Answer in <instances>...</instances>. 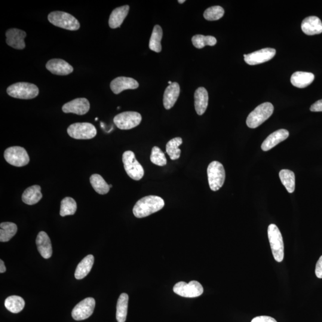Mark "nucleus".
<instances>
[{
    "instance_id": "obj_34",
    "label": "nucleus",
    "mask_w": 322,
    "mask_h": 322,
    "mask_svg": "<svg viewBox=\"0 0 322 322\" xmlns=\"http://www.w3.org/2000/svg\"><path fill=\"white\" fill-rule=\"evenodd\" d=\"M77 205L72 198L66 197L61 201L60 215L62 217L71 216L75 213Z\"/></svg>"
},
{
    "instance_id": "obj_23",
    "label": "nucleus",
    "mask_w": 322,
    "mask_h": 322,
    "mask_svg": "<svg viewBox=\"0 0 322 322\" xmlns=\"http://www.w3.org/2000/svg\"><path fill=\"white\" fill-rule=\"evenodd\" d=\"M129 10H130V7L127 5L114 9L110 14L109 19L110 27L115 29L120 27L125 17H127Z\"/></svg>"
},
{
    "instance_id": "obj_25",
    "label": "nucleus",
    "mask_w": 322,
    "mask_h": 322,
    "mask_svg": "<svg viewBox=\"0 0 322 322\" xmlns=\"http://www.w3.org/2000/svg\"><path fill=\"white\" fill-rule=\"evenodd\" d=\"M41 189V187L38 185H33L27 188L21 196L24 203L29 205L37 204L42 197Z\"/></svg>"
},
{
    "instance_id": "obj_40",
    "label": "nucleus",
    "mask_w": 322,
    "mask_h": 322,
    "mask_svg": "<svg viewBox=\"0 0 322 322\" xmlns=\"http://www.w3.org/2000/svg\"><path fill=\"white\" fill-rule=\"evenodd\" d=\"M310 109L312 112H322V99L313 104Z\"/></svg>"
},
{
    "instance_id": "obj_35",
    "label": "nucleus",
    "mask_w": 322,
    "mask_h": 322,
    "mask_svg": "<svg viewBox=\"0 0 322 322\" xmlns=\"http://www.w3.org/2000/svg\"><path fill=\"white\" fill-rule=\"evenodd\" d=\"M193 45L197 48H202L206 45L214 46L217 44V39L213 36L196 35L192 38Z\"/></svg>"
},
{
    "instance_id": "obj_24",
    "label": "nucleus",
    "mask_w": 322,
    "mask_h": 322,
    "mask_svg": "<svg viewBox=\"0 0 322 322\" xmlns=\"http://www.w3.org/2000/svg\"><path fill=\"white\" fill-rule=\"evenodd\" d=\"M315 79L314 73L307 72L298 71L294 73L291 76V82L295 87L304 88L311 85Z\"/></svg>"
},
{
    "instance_id": "obj_11",
    "label": "nucleus",
    "mask_w": 322,
    "mask_h": 322,
    "mask_svg": "<svg viewBox=\"0 0 322 322\" xmlns=\"http://www.w3.org/2000/svg\"><path fill=\"white\" fill-rule=\"evenodd\" d=\"M142 120V115L137 112H122L113 118L116 126L121 130H130L136 127Z\"/></svg>"
},
{
    "instance_id": "obj_10",
    "label": "nucleus",
    "mask_w": 322,
    "mask_h": 322,
    "mask_svg": "<svg viewBox=\"0 0 322 322\" xmlns=\"http://www.w3.org/2000/svg\"><path fill=\"white\" fill-rule=\"evenodd\" d=\"M173 291L181 297L195 298L203 294L204 288L200 283L196 281L190 282L188 284L185 282H180L174 285Z\"/></svg>"
},
{
    "instance_id": "obj_44",
    "label": "nucleus",
    "mask_w": 322,
    "mask_h": 322,
    "mask_svg": "<svg viewBox=\"0 0 322 322\" xmlns=\"http://www.w3.org/2000/svg\"><path fill=\"white\" fill-rule=\"evenodd\" d=\"M110 188H112V185H109Z\"/></svg>"
},
{
    "instance_id": "obj_13",
    "label": "nucleus",
    "mask_w": 322,
    "mask_h": 322,
    "mask_svg": "<svg viewBox=\"0 0 322 322\" xmlns=\"http://www.w3.org/2000/svg\"><path fill=\"white\" fill-rule=\"evenodd\" d=\"M277 51L272 48H263L262 50L253 52L248 54H244L245 62L250 65H256L268 62L275 56Z\"/></svg>"
},
{
    "instance_id": "obj_16",
    "label": "nucleus",
    "mask_w": 322,
    "mask_h": 322,
    "mask_svg": "<svg viewBox=\"0 0 322 322\" xmlns=\"http://www.w3.org/2000/svg\"><path fill=\"white\" fill-rule=\"evenodd\" d=\"M139 84L134 79L125 76L116 78L110 82V89L113 93L118 94L126 90H134L139 87Z\"/></svg>"
},
{
    "instance_id": "obj_38",
    "label": "nucleus",
    "mask_w": 322,
    "mask_h": 322,
    "mask_svg": "<svg viewBox=\"0 0 322 322\" xmlns=\"http://www.w3.org/2000/svg\"><path fill=\"white\" fill-rule=\"evenodd\" d=\"M251 322H277L274 318L267 316H261L254 318Z\"/></svg>"
},
{
    "instance_id": "obj_31",
    "label": "nucleus",
    "mask_w": 322,
    "mask_h": 322,
    "mask_svg": "<svg viewBox=\"0 0 322 322\" xmlns=\"http://www.w3.org/2000/svg\"><path fill=\"white\" fill-rule=\"evenodd\" d=\"M5 308L13 314H18L24 308L25 303L24 300L19 296H12L8 297L5 300Z\"/></svg>"
},
{
    "instance_id": "obj_18",
    "label": "nucleus",
    "mask_w": 322,
    "mask_h": 322,
    "mask_svg": "<svg viewBox=\"0 0 322 322\" xmlns=\"http://www.w3.org/2000/svg\"><path fill=\"white\" fill-rule=\"evenodd\" d=\"M289 135V131L285 129H280V130L274 132L264 141L262 145V150L263 151H268V150L274 148L279 143L286 140Z\"/></svg>"
},
{
    "instance_id": "obj_22",
    "label": "nucleus",
    "mask_w": 322,
    "mask_h": 322,
    "mask_svg": "<svg viewBox=\"0 0 322 322\" xmlns=\"http://www.w3.org/2000/svg\"><path fill=\"white\" fill-rule=\"evenodd\" d=\"M194 97L196 112L199 115H203L206 111L209 100L208 91L204 87H199L195 91Z\"/></svg>"
},
{
    "instance_id": "obj_42",
    "label": "nucleus",
    "mask_w": 322,
    "mask_h": 322,
    "mask_svg": "<svg viewBox=\"0 0 322 322\" xmlns=\"http://www.w3.org/2000/svg\"><path fill=\"white\" fill-rule=\"evenodd\" d=\"M185 0H179V2L181 3V4H182V3L185 2Z\"/></svg>"
},
{
    "instance_id": "obj_8",
    "label": "nucleus",
    "mask_w": 322,
    "mask_h": 322,
    "mask_svg": "<svg viewBox=\"0 0 322 322\" xmlns=\"http://www.w3.org/2000/svg\"><path fill=\"white\" fill-rule=\"evenodd\" d=\"M67 133L75 139L87 140L96 136L97 130L93 124L88 122H77L67 128Z\"/></svg>"
},
{
    "instance_id": "obj_6",
    "label": "nucleus",
    "mask_w": 322,
    "mask_h": 322,
    "mask_svg": "<svg viewBox=\"0 0 322 322\" xmlns=\"http://www.w3.org/2000/svg\"><path fill=\"white\" fill-rule=\"evenodd\" d=\"M208 183L210 189L216 192L222 188L225 183L226 173L223 165L218 161H213L207 168Z\"/></svg>"
},
{
    "instance_id": "obj_30",
    "label": "nucleus",
    "mask_w": 322,
    "mask_h": 322,
    "mask_svg": "<svg viewBox=\"0 0 322 322\" xmlns=\"http://www.w3.org/2000/svg\"><path fill=\"white\" fill-rule=\"evenodd\" d=\"M90 182L94 191L100 195L107 194L110 191L109 185L99 174L92 175L90 178Z\"/></svg>"
},
{
    "instance_id": "obj_12",
    "label": "nucleus",
    "mask_w": 322,
    "mask_h": 322,
    "mask_svg": "<svg viewBox=\"0 0 322 322\" xmlns=\"http://www.w3.org/2000/svg\"><path fill=\"white\" fill-rule=\"evenodd\" d=\"M96 302L93 298H87L76 305L72 312V317L75 321L87 320L93 314Z\"/></svg>"
},
{
    "instance_id": "obj_1",
    "label": "nucleus",
    "mask_w": 322,
    "mask_h": 322,
    "mask_svg": "<svg viewBox=\"0 0 322 322\" xmlns=\"http://www.w3.org/2000/svg\"><path fill=\"white\" fill-rule=\"evenodd\" d=\"M165 202L163 199L158 196H145L136 202L133 208L134 216L141 219L158 212L163 208Z\"/></svg>"
},
{
    "instance_id": "obj_21",
    "label": "nucleus",
    "mask_w": 322,
    "mask_h": 322,
    "mask_svg": "<svg viewBox=\"0 0 322 322\" xmlns=\"http://www.w3.org/2000/svg\"><path fill=\"white\" fill-rule=\"evenodd\" d=\"M180 92V85L177 82L169 85L165 91L163 103L165 108L168 110L174 106L179 98Z\"/></svg>"
},
{
    "instance_id": "obj_32",
    "label": "nucleus",
    "mask_w": 322,
    "mask_h": 322,
    "mask_svg": "<svg viewBox=\"0 0 322 322\" xmlns=\"http://www.w3.org/2000/svg\"><path fill=\"white\" fill-rule=\"evenodd\" d=\"M163 35V32L161 27L155 25L153 27L151 37L149 41V48L150 50L159 53L162 50L161 40Z\"/></svg>"
},
{
    "instance_id": "obj_5",
    "label": "nucleus",
    "mask_w": 322,
    "mask_h": 322,
    "mask_svg": "<svg viewBox=\"0 0 322 322\" xmlns=\"http://www.w3.org/2000/svg\"><path fill=\"white\" fill-rule=\"evenodd\" d=\"M268 237L274 259L277 262H282L284 258L283 238L280 231L274 224L269 226Z\"/></svg>"
},
{
    "instance_id": "obj_9",
    "label": "nucleus",
    "mask_w": 322,
    "mask_h": 322,
    "mask_svg": "<svg viewBox=\"0 0 322 322\" xmlns=\"http://www.w3.org/2000/svg\"><path fill=\"white\" fill-rule=\"evenodd\" d=\"M4 156L8 164L15 167L25 166L29 162V157L26 150L20 146L7 148L5 150Z\"/></svg>"
},
{
    "instance_id": "obj_27",
    "label": "nucleus",
    "mask_w": 322,
    "mask_h": 322,
    "mask_svg": "<svg viewBox=\"0 0 322 322\" xmlns=\"http://www.w3.org/2000/svg\"><path fill=\"white\" fill-rule=\"evenodd\" d=\"M128 299V296L125 293L122 294L119 297L116 305V314L118 322H125L126 321Z\"/></svg>"
},
{
    "instance_id": "obj_43",
    "label": "nucleus",
    "mask_w": 322,
    "mask_h": 322,
    "mask_svg": "<svg viewBox=\"0 0 322 322\" xmlns=\"http://www.w3.org/2000/svg\"><path fill=\"white\" fill-rule=\"evenodd\" d=\"M168 84L171 85V84H173V82H172L171 81H168Z\"/></svg>"
},
{
    "instance_id": "obj_20",
    "label": "nucleus",
    "mask_w": 322,
    "mask_h": 322,
    "mask_svg": "<svg viewBox=\"0 0 322 322\" xmlns=\"http://www.w3.org/2000/svg\"><path fill=\"white\" fill-rule=\"evenodd\" d=\"M36 244L41 256L45 259H50L53 253L50 239L44 232L39 233L36 239Z\"/></svg>"
},
{
    "instance_id": "obj_28",
    "label": "nucleus",
    "mask_w": 322,
    "mask_h": 322,
    "mask_svg": "<svg viewBox=\"0 0 322 322\" xmlns=\"http://www.w3.org/2000/svg\"><path fill=\"white\" fill-rule=\"evenodd\" d=\"M17 227L16 224L10 222L1 223L0 225V241L8 242L16 235Z\"/></svg>"
},
{
    "instance_id": "obj_15",
    "label": "nucleus",
    "mask_w": 322,
    "mask_h": 322,
    "mask_svg": "<svg viewBox=\"0 0 322 322\" xmlns=\"http://www.w3.org/2000/svg\"><path fill=\"white\" fill-rule=\"evenodd\" d=\"M90 105L85 98H77L67 102L62 107L64 113H72L79 115H83L90 110Z\"/></svg>"
},
{
    "instance_id": "obj_3",
    "label": "nucleus",
    "mask_w": 322,
    "mask_h": 322,
    "mask_svg": "<svg viewBox=\"0 0 322 322\" xmlns=\"http://www.w3.org/2000/svg\"><path fill=\"white\" fill-rule=\"evenodd\" d=\"M9 96L19 99H32L39 94L37 86L28 82H17L7 88Z\"/></svg>"
},
{
    "instance_id": "obj_17",
    "label": "nucleus",
    "mask_w": 322,
    "mask_h": 322,
    "mask_svg": "<svg viewBox=\"0 0 322 322\" xmlns=\"http://www.w3.org/2000/svg\"><path fill=\"white\" fill-rule=\"evenodd\" d=\"M46 68L53 74L57 75H67L73 71V67L69 63L60 59H53L48 61Z\"/></svg>"
},
{
    "instance_id": "obj_26",
    "label": "nucleus",
    "mask_w": 322,
    "mask_h": 322,
    "mask_svg": "<svg viewBox=\"0 0 322 322\" xmlns=\"http://www.w3.org/2000/svg\"><path fill=\"white\" fill-rule=\"evenodd\" d=\"M94 260V257L92 255L86 256L82 260L76 269L75 277L76 279L80 280L87 277L93 268Z\"/></svg>"
},
{
    "instance_id": "obj_36",
    "label": "nucleus",
    "mask_w": 322,
    "mask_h": 322,
    "mask_svg": "<svg viewBox=\"0 0 322 322\" xmlns=\"http://www.w3.org/2000/svg\"><path fill=\"white\" fill-rule=\"evenodd\" d=\"M225 14V10L220 6H213L207 9L204 13L205 19L210 21L217 20L221 19Z\"/></svg>"
},
{
    "instance_id": "obj_7",
    "label": "nucleus",
    "mask_w": 322,
    "mask_h": 322,
    "mask_svg": "<svg viewBox=\"0 0 322 322\" xmlns=\"http://www.w3.org/2000/svg\"><path fill=\"white\" fill-rule=\"evenodd\" d=\"M122 162L125 171L131 179L139 181L142 179L145 172L142 165L137 161L134 152L127 150L122 155Z\"/></svg>"
},
{
    "instance_id": "obj_41",
    "label": "nucleus",
    "mask_w": 322,
    "mask_h": 322,
    "mask_svg": "<svg viewBox=\"0 0 322 322\" xmlns=\"http://www.w3.org/2000/svg\"><path fill=\"white\" fill-rule=\"evenodd\" d=\"M6 271V268L4 262L2 260H0V273L3 274Z\"/></svg>"
},
{
    "instance_id": "obj_19",
    "label": "nucleus",
    "mask_w": 322,
    "mask_h": 322,
    "mask_svg": "<svg viewBox=\"0 0 322 322\" xmlns=\"http://www.w3.org/2000/svg\"><path fill=\"white\" fill-rule=\"evenodd\" d=\"M302 29L305 34L312 36L322 33V22L317 16H309L302 21Z\"/></svg>"
},
{
    "instance_id": "obj_14",
    "label": "nucleus",
    "mask_w": 322,
    "mask_h": 322,
    "mask_svg": "<svg viewBox=\"0 0 322 322\" xmlns=\"http://www.w3.org/2000/svg\"><path fill=\"white\" fill-rule=\"evenodd\" d=\"M6 43L7 45L17 50H23L25 48L24 38L26 33L22 30L17 28L9 29L5 32Z\"/></svg>"
},
{
    "instance_id": "obj_37",
    "label": "nucleus",
    "mask_w": 322,
    "mask_h": 322,
    "mask_svg": "<svg viewBox=\"0 0 322 322\" xmlns=\"http://www.w3.org/2000/svg\"><path fill=\"white\" fill-rule=\"evenodd\" d=\"M150 161L153 164L161 167L164 166L167 162L165 153L157 146H154L152 148Z\"/></svg>"
},
{
    "instance_id": "obj_33",
    "label": "nucleus",
    "mask_w": 322,
    "mask_h": 322,
    "mask_svg": "<svg viewBox=\"0 0 322 322\" xmlns=\"http://www.w3.org/2000/svg\"><path fill=\"white\" fill-rule=\"evenodd\" d=\"M183 143L182 138L176 137L167 144L166 152L172 160H177L180 157L181 150L179 146Z\"/></svg>"
},
{
    "instance_id": "obj_2",
    "label": "nucleus",
    "mask_w": 322,
    "mask_h": 322,
    "mask_svg": "<svg viewBox=\"0 0 322 322\" xmlns=\"http://www.w3.org/2000/svg\"><path fill=\"white\" fill-rule=\"evenodd\" d=\"M274 111V107L271 103L266 102L258 106L250 113L247 119V125L251 128H256L268 119Z\"/></svg>"
},
{
    "instance_id": "obj_39",
    "label": "nucleus",
    "mask_w": 322,
    "mask_h": 322,
    "mask_svg": "<svg viewBox=\"0 0 322 322\" xmlns=\"http://www.w3.org/2000/svg\"><path fill=\"white\" fill-rule=\"evenodd\" d=\"M315 274L318 278L322 279V256L319 259L316 266Z\"/></svg>"
},
{
    "instance_id": "obj_29",
    "label": "nucleus",
    "mask_w": 322,
    "mask_h": 322,
    "mask_svg": "<svg viewBox=\"0 0 322 322\" xmlns=\"http://www.w3.org/2000/svg\"><path fill=\"white\" fill-rule=\"evenodd\" d=\"M279 177L288 192L292 193L295 191L296 177L293 171L282 170L279 173Z\"/></svg>"
},
{
    "instance_id": "obj_4",
    "label": "nucleus",
    "mask_w": 322,
    "mask_h": 322,
    "mask_svg": "<svg viewBox=\"0 0 322 322\" xmlns=\"http://www.w3.org/2000/svg\"><path fill=\"white\" fill-rule=\"evenodd\" d=\"M48 19L54 26L69 30H77L80 27L79 21L66 12L56 11L48 14Z\"/></svg>"
}]
</instances>
